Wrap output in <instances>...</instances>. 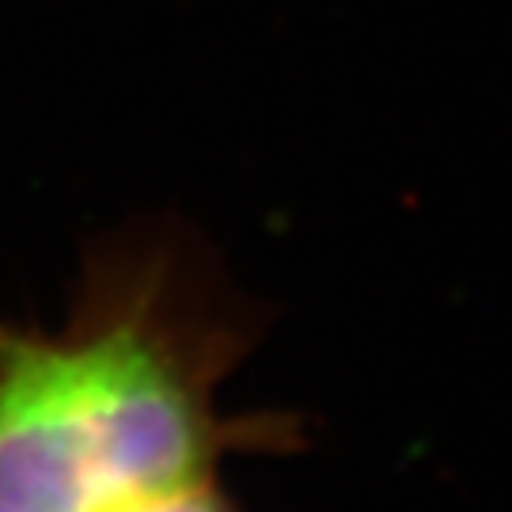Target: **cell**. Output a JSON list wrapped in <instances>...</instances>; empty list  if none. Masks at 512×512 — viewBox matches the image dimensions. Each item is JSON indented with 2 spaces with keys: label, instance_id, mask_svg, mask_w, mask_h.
Instances as JSON below:
<instances>
[{
  "label": "cell",
  "instance_id": "1",
  "mask_svg": "<svg viewBox=\"0 0 512 512\" xmlns=\"http://www.w3.org/2000/svg\"><path fill=\"white\" fill-rule=\"evenodd\" d=\"M247 327L167 247L88 270L54 330L0 323V512H126L285 440L220 414Z\"/></svg>",
  "mask_w": 512,
  "mask_h": 512
},
{
  "label": "cell",
  "instance_id": "2",
  "mask_svg": "<svg viewBox=\"0 0 512 512\" xmlns=\"http://www.w3.org/2000/svg\"><path fill=\"white\" fill-rule=\"evenodd\" d=\"M126 512H239L228 497L217 490V478L213 482H202V486H190V490H179V494L156 497V501H145V505H133Z\"/></svg>",
  "mask_w": 512,
  "mask_h": 512
}]
</instances>
